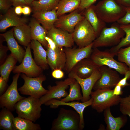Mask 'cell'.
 <instances>
[{"instance_id": "cell-1", "label": "cell", "mask_w": 130, "mask_h": 130, "mask_svg": "<svg viewBox=\"0 0 130 130\" xmlns=\"http://www.w3.org/2000/svg\"><path fill=\"white\" fill-rule=\"evenodd\" d=\"M98 16L106 23L117 22L125 15V7L114 0H102L95 6Z\"/></svg>"}, {"instance_id": "cell-2", "label": "cell", "mask_w": 130, "mask_h": 130, "mask_svg": "<svg viewBox=\"0 0 130 130\" xmlns=\"http://www.w3.org/2000/svg\"><path fill=\"white\" fill-rule=\"evenodd\" d=\"M42 104L39 98L30 96L18 101L14 109L18 117L35 122L41 116Z\"/></svg>"}, {"instance_id": "cell-3", "label": "cell", "mask_w": 130, "mask_h": 130, "mask_svg": "<svg viewBox=\"0 0 130 130\" xmlns=\"http://www.w3.org/2000/svg\"><path fill=\"white\" fill-rule=\"evenodd\" d=\"M125 35L120 25L117 22L113 23L110 27L106 26L102 29L99 35L93 42V48L116 46Z\"/></svg>"}, {"instance_id": "cell-4", "label": "cell", "mask_w": 130, "mask_h": 130, "mask_svg": "<svg viewBox=\"0 0 130 130\" xmlns=\"http://www.w3.org/2000/svg\"><path fill=\"white\" fill-rule=\"evenodd\" d=\"M80 117L75 110L60 109L57 117L53 120L51 130H80Z\"/></svg>"}, {"instance_id": "cell-5", "label": "cell", "mask_w": 130, "mask_h": 130, "mask_svg": "<svg viewBox=\"0 0 130 130\" xmlns=\"http://www.w3.org/2000/svg\"><path fill=\"white\" fill-rule=\"evenodd\" d=\"M115 56L109 50L101 51L96 48H93L90 57L98 66H106L115 70L121 75H124L129 69L125 63L115 60L114 58Z\"/></svg>"}, {"instance_id": "cell-6", "label": "cell", "mask_w": 130, "mask_h": 130, "mask_svg": "<svg viewBox=\"0 0 130 130\" xmlns=\"http://www.w3.org/2000/svg\"><path fill=\"white\" fill-rule=\"evenodd\" d=\"M113 92V89L109 88L92 91L91 95L93 99L92 108L100 113L107 108L118 104L121 97L114 95Z\"/></svg>"}, {"instance_id": "cell-7", "label": "cell", "mask_w": 130, "mask_h": 130, "mask_svg": "<svg viewBox=\"0 0 130 130\" xmlns=\"http://www.w3.org/2000/svg\"><path fill=\"white\" fill-rule=\"evenodd\" d=\"M21 76L24 81L23 85L18 89L21 94L39 98L48 92V90L44 88L42 85L43 82L46 79L45 75L42 74L33 78L23 73Z\"/></svg>"}, {"instance_id": "cell-8", "label": "cell", "mask_w": 130, "mask_h": 130, "mask_svg": "<svg viewBox=\"0 0 130 130\" xmlns=\"http://www.w3.org/2000/svg\"><path fill=\"white\" fill-rule=\"evenodd\" d=\"M72 34L74 41L79 48L89 45L96 38L93 27L85 17L76 26Z\"/></svg>"}, {"instance_id": "cell-9", "label": "cell", "mask_w": 130, "mask_h": 130, "mask_svg": "<svg viewBox=\"0 0 130 130\" xmlns=\"http://www.w3.org/2000/svg\"><path fill=\"white\" fill-rule=\"evenodd\" d=\"M46 39L48 43L46 50L49 66L52 71L56 69L62 70L64 69L66 58L63 49L58 47L54 42L47 36Z\"/></svg>"}, {"instance_id": "cell-10", "label": "cell", "mask_w": 130, "mask_h": 130, "mask_svg": "<svg viewBox=\"0 0 130 130\" xmlns=\"http://www.w3.org/2000/svg\"><path fill=\"white\" fill-rule=\"evenodd\" d=\"M30 44L25 48V53L20 64L16 66L12 71L14 73H23L28 76L36 77L42 74L43 69L33 59L31 53Z\"/></svg>"}, {"instance_id": "cell-11", "label": "cell", "mask_w": 130, "mask_h": 130, "mask_svg": "<svg viewBox=\"0 0 130 130\" xmlns=\"http://www.w3.org/2000/svg\"><path fill=\"white\" fill-rule=\"evenodd\" d=\"M93 43L83 47L65 48L63 49L65 54L66 61L64 69L68 73L78 62L90 57L93 49Z\"/></svg>"}, {"instance_id": "cell-12", "label": "cell", "mask_w": 130, "mask_h": 130, "mask_svg": "<svg viewBox=\"0 0 130 130\" xmlns=\"http://www.w3.org/2000/svg\"><path fill=\"white\" fill-rule=\"evenodd\" d=\"M20 73H16L13 77L12 81L5 92L0 97V105L11 111L14 109L16 104L25 97L20 95L18 92L17 82Z\"/></svg>"}, {"instance_id": "cell-13", "label": "cell", "mask_w": 130, "mask_h": 130, "mask_svg": "<svg viewBox=\"0 0 130 130\" xmlns=\"http://www.w3.org/2000/svg\"><path fill=\"white\" fill-rule=\"evenodd\" d=\"M98 70L101 76L93 86V89L94 91L105 88L112 89L121 79L117 72L107 66H100Z\"/></svg>"}, {"instance_id": "cell-14", "label": "cell", "mask_w": 130, "mask_h": 130, "mask_svg": "<svg viewBox=\"0 0 130 130\" xmlns=\"http://www.w3.org/2000/svg\"><path fill=\"white\" fill-rule=\"evenodd\" d=\"M75 80L73 78L68 77L64 80L56 81L55 85L48 86V92L39 98L41 104H44L53 99L60 100L62 98L66 97L68 94L66 90Z\"/></svg>"}, {"instance_id": "cell-15", "label": "cell", "mask_w": 130, "mask_h": 130, "mask_svg": "<svg viewBox=\"0 0 130 130\" xmlns=\"http://www.w3.org/2000/svg\"><path fill=\"white\" fill-rule=\"evenodd\" d=\"M68 73V77L75 79L80 86L82 93L81 102H85L89 100L91 98L90 95L93 86L101 76V74L99 70L95 71L90 77L85 78L79 77L72 72Z\"/></svg>"}, {"instance_id": "cell-16", "label": "cell", "mask_w": 130, "mask_h": 130, "mask_svg": "<svg viewBox=\"0 0 130 130\" xmlns=\"http://www.w3.org/2000/svg\"><path fill=\"white\" fill-rule=\"evenodd\" d=\"M93 98H91L87 101L80 102L78 101H73L64 102L60 100L53 99L49 100L44 104L46 106H49L52 108H56L62 105H66L73 108L79 114L80 117V130L83 129L85 126V123L83 116V112L85 109L88 106H91Z\"/></svg>"}, {"instance_id": "cell-17", "label": "cell", "mask_w": 130, "mask_h": 130, "mask_svg": "<svg viewBox=\"0 0 130 130\" xmlns=\"http://www.w3.org/2000/svg\"><path fill=\"white\" fill-rule=\"evenodd\" d=\"M84 17L78 13L77 9L69 14L58 17L54 24L55 27L72 33L77 24Z\"/></svg>"}, {"instance_id": "cell-18", "label": "cell", "mask_w": 130, "mask_h": 130, "mask_svg": "<svg viewBox=\"0 0 130 130\" xmlns=\"http://www.w3.org/2000/svg\"><path fill=\"white\" fill-rule=\"evenodd\" d=\"M47 36L59 47L72 48L74 44L72 33L55 27L48 31Z\"/></svg>"}, {"instance_id": "cell-19", "label": "cell", "mask_w": 130, "mask_h": 130, "mask_svg": "<svg viewBox=\"0 0 130 130\" xmlns=\"http://www.w3.org/2000/svg\"><path fill=\"white\" fill-rule=\"evenodd\" d=\"M0 31H5L8 28L15 27L26 24L28 19L26 18H20L15 13L14 9H9L4 15L0 16Z\"/></svg>"}, {"instance_id": "cell-20", "label": "cell", "mask_w": 130, "mask_h": 130, "mask_svg": "<svg viewBox=\"0 0 130 130\" xmlns=\"http://www.w3.org/2000/svg\"><path fill=\"white\" fill-rule=\"evenodd\" d=\"M99 67L96 65L90 58H85L77 63L71 72L79 77L85 78L91 75L95 71L98 69Z\"/></svg>"}, {"instance_id": "cell-21", "label": "cell", "mask_w": 130, "mask_h": 130, "mask_svg": "<svg viewBox=\"0 0 130 130\" xmlns=\"http://www.w3.org/2000/svg\"><path fill=\"white\" fill-rule=\"evenodd\" d=\"M7 42L11 53L20 63L22 62L25 53V50L16 40L13 34V28L7 32L0 34Z\"/></svg>"}, {"instance_id": "cell-22", "label": "cell", "mask_w": 130, "mask_h": 130, "mask_svg": "<svg viewBox=\"0 0 130 130\" xmlns=\"http://www.w3.org/2000/svg\"><path fill=\"white\" fill-rule=\"evenodd\" d=\"M32 16L48 31L55 27L58 18L56 8L50 11L34 12Z\"/></svg>"}, {"instance_id": "cell-23", "label": "cell", "mask_w": 130, "mask_h": 130, "mask_svg": "<svg viewBox=\"0 0 130 130\" xmlns=\"http://www.w3.org/2000/svg\"><path fill=\"white\" fill-rule=\"evenodd\" d=\"M95 6L92 5L85 9L83 11V14L93 27L97 38L106 26V23L97 15L95 11Z\"/></svg>"}, {"instance_id": "cell-24", "label": "cell", "mask_w": 130, "mask_h": 130, "mask_svg": "<svg viewBox=\"0 0 130 130\" xmlns=\"http://www.w3.org/2000/svg\"><path fill=\"white\" fill-rule=\"evenodd\" d=\"M30 44L31 48L33 50L34 60L36 63L43 70L48 69L49 66L46 50L41 44L36 40H32Z\"/></svg>"}, {"instance_id": "cell-25", "label": "cell", "mask_w": 130, "mask_h": 130, "mask_svg": "<svg viewBox=\"0 0 130 130\" xmlns=\"http://www.w3.org/2000/svg\"><path fill=\"white\" fill-rule=\"evenodd\" d=\"M29 25L31 28L32 40L38 41L46 49L48 43L46 37L47 36L48 31L33 18L31 20Z\"/></svg>"}, {"instance_id": "cell-26", "label": "cell", "mask_w": 130, "mask_h": 130, "mask_svg": "<svg viewBox=\"0 0 130 130\" xmlns=\"http://www.w3.org/2000/svg\"><path fill=\"white\" fill-rule=\"evenodd\" d=\"M104 116L107 130H119L124 127L127 122V118L124 116L114 117L112 115L110 108L105 110Z\"/></svg>"}, {"instance_id": "cell-27", "label": "cell", "mask_w": 130, "mask_h": 130, "mask_svg": "<svg viewBox=\"0 0 130 130\" xmlns=\"http://www.w3.org/2000/svg\"><path fill=\"white\" fill-rule=\"evenodd\" d=\"M13 34L15 38L22 45L27 47L32 40L30 27L26 24L14 27Z\"/></svg>"}, {"instance_id": "cell-28", "label": "cell", "mask_w": 130, "mask_h": 130, "mask_svg": "<svg viewBox=\"0 0 130 130\" xmlns=\"http://www.w3.org/2000/svg\"><path fill=\"white\" fill-rule=\"evenodd\" d=\"M80 2V0H60L56 7L58 17L78 9Z\"/></svg>"}, {"instance_id": "cell-29", "label": "cell", "mask_w": 130, "mask_h": 130, "mask_svg": "<svg viewBox=\"0 0 130 130\" xmlns=\"http://www.w3.org/2000/svg\"><path fill=\"white\" fill-rule=\"evenodd\" d=\"M13 130H40V125L28 119L18 117L14 118L13 122Z\"/></svg>"}, {"instance_id": "cell-30", "label": "cell", "mask_w": 130, "mask_h": 130, "mask_svg": "<svg viewBox=\"0 0 130 130\" xmlns=\"http://www.w3.org/2000/svg\"><path fill=\"white\" fill-rule=\"evenodd\" d=\"M60 0H34L31 5L33 12L49 11L55 9Z\"/></svg>"}, {"instance_id": "cell-31", "label": "cell", "mask_w": 130, "mask_h": 130, "mask_svg": "<svg viewBox=\"0 0 130 130\" xmlns=\"http://www.w3.org/2000/svg\"><path fill=\"white\" fill-rule=\"evenodd\" d=\"M15 117L11 110L4 107L0 113V129L13 130V122Z\"/></svg>"}, {"instance_id": "cell-32", "label": "cell", "mask_w": 130, "mask_h": 130, "mask_svg": "<svg viewBox=\"0 0 130 130\" xmlns=\"http://www.w3.org/2000/svg\"><path fill=\"white\" fill-rule=\"evenodd\" d=\"M17 61L11 53L7 56L4 63L0 66V73L1 76L7 82L11 72L13 70Z\"/></svg>"}, {"instance_id": "cell-33", "label": "cell", "mask_w": 130, "mask_h": 130, "mask_svg": "<svg viewBox=\"0 0 130 130\" xmlns=\"http://www.w3.org/2000/svg\"><path fill=\"white\" fill-rule=\"evenodd\" d=\"M69 93L65 97L60 100L64 102H68L79 101L82 98V95L81 94L80 86L75 79L69 85Z\"/></svg>"}, {"instance_id": "cell-34", "label": "cell", "mask_w": 130, "mask_h": 130, "mask_svg": "<svg viewBox=\"0 0 130 130\" xmlns=\"http://www.w3.org/2000/svg\"><path fill=\"white\" fill-rule=\"evenodd\" d=\"M120 27L124 32L125 37L121 39L118 45L113 47L109 50L115 55H117V52L120 48L130 45V23L126 25H120Z\"/></svg>"}, {"instance_id": "cell-35", "label": "cell", "mask_w": 130, "mask_h": 130, "mask_svg": "<svg viewBox=\"0 0 130 130\" xmlns=\"http://www.w3.org/2000/svg\"><path fill=\"white\" fill-rule=\"evenodd\" d=\"M117 56L118 61L125 63L130 70V45L126 48H120Z\"/></svg>"}, {"instance_id": "cell-36", "label": "cell", "mask_w": 130, "mask_h": 130, "mask_svg": "<svg viewBox=\"0 0 130 130\" xmlns=\"http://www.w3.org/2000/svg\"><path fill=\"white\" fill-rule=\"evenodd\" d=\"M120 104V110L123 115L128 116L130 119V94L128 96L121 98Z\"/></svg>"}, {"instance_id": "cell-37", "label": "cell", "mask_w": 130, "mask_h": 130, "mask_svg": "<svg viewBox=\"0 0 130 130\" xmlns=\"http://www.w3.org/2000/svg\"><path fill=\"white\" fill-rule=\"evenodd\" d=\"M3 37L2 38L1 36L0 35V65H1L5 61L7 55V52L9 50L8 47L3 46V43L5 41Z\"/></svg>"}, {"instance_id": "cell-38", "label": "cell", "mask_w": 130, "mask_h": 130, "mask_svg": "<svg viewBox=\"0 0 130 130\" xmlns=\"http://www.w3.org/2000/svg\"><path fill=\"white\" fill-rule=\"evenodd\" d=\"M126 13L124 16L117 22L120 25L130 23V7H125Z\"/></svg>"}, {"instance_id": "cell-39", "label": "cell", "mask_w": 130, "mask_h": 130, "mask_svg": "<svg viewBox=\"0 0 130 130\" xmlns=\"http://www.w3.org/2000/svg\"><path fill=\"white\" fill-rule=\"evenodd\" d=\"M97 0H80L79 6L78 9V11H83L94 4Z\"/></svg>"}, {"instance_id": "cell-40", "label": "cell", "mask_w": 130, "mask_h": 130, "mask_svg": "<svg viewBox=\"0 0 130 130\" xmlns=\"http://www.w3.org/2000/svg\"><path fill=\"white\" fill-rule=\"evenodd\" d=\"M124 77L120 80L117 84L121 86L122 88L130 85L127 81L130 79V70H128L124 74Z\"/></svg>"}, {"instance_id": "cell-41", "label": "cell", "mask_w": 130, "mask_h": 130, "mask_svg": "<svg viewBox=\"0 0 130 130\" xmlns=\"http://www.w3.org/2000/svg\"><path fill=\"white\" fill-rule=\"evenodd\" d=\"M11 5L10 0H0V9L1 11H7Z\"/></svg>"}, {"instance_id": "cell-42", "label": "cell", "mask_w": 130, "mask_h": 130, "mask_svg": "<svg viewBox=\"0 0 130 130\" xmlns=\"http://www.w3.org/2000/svg\"><path fill=\"white\" fill-rule=\"evenodd\" d=\"M52 75L54 78L59 79L64 77V73L62 70L58 69H56L52 71Z\"/></svg>"}, {"instance_id": "cell-43", "label": "cell", "mask_w": 130, "mask_h": 130, "mask_svg": "<svg viewBox=\"0 0 130 130\" xmlns=\"http://www.w3.org/2000/svg\"><path fill=\"white\" fill-rule=\"evenodd\" d=\"M7 83L1 76L0 77V96L6 91L8 86Z\"/></svg>"}, {"instance_id": "cell-44", "label": "cell", "mask_w": 130, "mask_h": 130, "mask_svg": "<svg viewBox=\"0 0 130 130\" xmlns=\"http://www.w3.org/2000/svg\"><path fill=\"white\" fill-rule=\"evenodd\" d=\"M12 5L15 7L16 6H27L25 0H10Z\"/></svg>"}, {"instance_id": "cell-45", "label": "cell", "mask_w": 130, "mask_h": 130, "mask_svg": "<svg viewBox=\"0 0 130 130\" xmlns=\"http://www.w3.org/2000/svg\"><path fill=\"white\" fill-rule=\"evenodd\" d=\"M122 87L120 85L117 84L113 89V94L114 95L120 96L122 95L123 92L122 90Z\"/></svg>"}, {"instance_id": "cell-46", "label": "cell", "mask_w": 130, "mask_h": 130, "mask_svg": "<svg viewBox=\"0 0 130 130\" xmlns=\"http://www.w3.org/2000/svg\"><path fill=\"white\" fill-rule=\"evenodd\" d=\"M118 4L125 7H130V0H114Z\"/></svg>"}, {"instance_id": "cell-47", "label": "cell", "mask_w": 130, "mask_h": 130, "mask_svg": "<svg viewBox=\"0 0 130 130\" xmlns=\"http://www.w3.org/2000/svg\"><path fill=\"white\" fill-rule=\"evenodd\" d=\"M31 9V8L27 6H23L22 8V14L25 15H29L30 14Z\"/></svg>"}, {"instance_id": "cell-48", "label": "cell", "mask_w": 130, "mask_h": 130, "mask_svg": "<svg viewBox=\"0 0 130 130\" xmlns=\"http://www.w3.org/2000/svg\"><path fill=\"white\" fill-rule=\"evenodd\" d=\"M23 6H19L15 7L14 12L15 13L18 15H20L22 14Z\"/></svg>"}, {"instance_id": "cell-49", "label": "cell", "mask_w": 130, "mask_h": 130, "mask_svg": "<svg viewBox=\"0 0 130 130\" xmlns=\"http://www.w3.org/2000/svg\"><path fill=\"white\" fill-rule=\"evenodd\" d=\"M28 5H31L34 0H25Z\"/></svg>"}]
</instances>
